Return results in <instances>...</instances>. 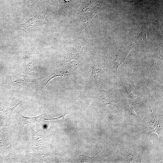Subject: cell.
I'll return each mask as SVG.
<instances>
[{
    "label": "cell",
    "instance_id": "8fae6325",
    "mask_svg": "<svg viewBox=\"0 0 163 163\" xmlns=\"http://www.w3.org/2000/svg\"><path fill=\"white\" fill-rule=\"evenodd\" d=\"M84 45H78L73 47L71 49L69 54V59H77L79 56V53L82 49L84 48Z\"/></svg>",
    "mask_w": 163,
    "mask_h": 163
},
{
    "label": "cell",
    "instance_id": "7a4b0ae2",
    "mask_svg": "<svg viewBox=\"0 0 163 163\" xmlns=\"http://www.w3.org/2000/svg\"><path fill=\"white\" fill-rule=\"evenodd\" d=\"M76 64L73 62L58 67L51 75L45 79L36 82L40 84L42 88H44L49 82L52 78L58 76L64 77L67 76L76 68Z\"/></svg>",
    "mask_w": 163,
    "mask_h": 163
},
{
    "label": "cell",
    "instance_id": "52a82bcc",
    "mask_svg": "<svg viewBox=\"0 0 163 163\" xmlns=\"http://www.w3.org/2000/svg\"><path fill=\"white\" fill-rule=\"evenodd\" d=\"M101 65L99 62L97 61L94 62L92 64L90 79L95 83L98 82L101 77Z\"/></svg>",
    "mask_w": 163,
    "mask_h": 163
},
{
    "label": "cell",
    "instance_id": "9c48e42d",
    "mask_svg": "<svg viewBox=\"0 0 163 163\" xmlns=\"http://www.w3.org/2000/svg\"><path fill=\"white\" fill-rule=\"evenodd\" d=\"M22 101H20L14 106L12 108L2 107L0 108V120L8 121L11 119V114L17 107L20 104Z\"/></svg>",
    "mask_w": 163,
    "mask_h": 163
},
{
    "label": "cell",
    "instance_id": "30bf717a",
    "mask_svg": "<svg viewBox=\"0 0 163 163\" xmlns=\"http://www.w3.org/2000/svg\"><path fill=\"white\" fill-rule=\"evenodd\" d=\"M13 85L20 87L27 86L31 83L30 80L25 77H18L15 78L12 82Z\"/></svg>",
    "mask_w": 163,
    "mask_h": 163
},
{
    "label": "cell",
    "instance_id": "ba28073f",
    "mask_svg": "<svg viewBox=\"0 0 163 163\" xmlns=\"http://www.w3.org/2000/svg\"><path fill=\"white\" fill-rule=\"evenodd\" d=\"M98 101L101 105L105 106L108 104L116 106L117 104V102L111 99L108 95L106 92L102 89H101L100 91Z\"/></svg>",
    "mask_w": 163,
    "mask_h": 163
},
{
    "label": "cell",
    "instance_id": "277c9868",
    "mask_svg": "<svg viewBox=\"0 0 163 163\" xmlns=\"http://www.w3.org/2000/svg\"><path fill=\"white\" fill-rule=\"evenodd\" d=\"M21 71L24 74L32 75L37 74V58L35 53H30L28 56L23 64Z\"/></svg>",
    "mask_w": 163,
    "mask_h": 163
},
{
    "label": "cell",
    "instance_id": "4fadbf2b",
    "mask_svg": "<svg viewBox=\"0 0 163 163\" xmlns=\"http://www.w3.org/2000/svg\"><path fill=\"white\" fill-rule=\"evenodd\" d=\"M120 82V84L124 87V88L126 90L129 94L132 96H133L134 94L133 92V89L130 85L123 80H121Z\"/></svg>",
    "mask_w": 163,
    "mask_h": 163
},
{
    "label": "cell",
    "instance_id": "7c38bea8",
    "mask_svg": "<svg viewBox=\"0 0 163 163\" xmlns=\"http://www.w3.org/2000/svg\"><path fill=\"white\" fill-rule=\"evenodd\" d=\"M70 0H59V9L58 14L67 8L70 5Z\"/></svg>",
    "mask_w": 163,
    "mask_h": 163
},
{
    "label": "cell",
    "instance_id": "5b68a950",
    "mask_svg": "<svg viewBox=\"0 0 163 163\" xmlns=\"http://www.w3.org/2000/svg\"><path fill=\"white\" fill-rule=\"evenodd\" d=\"M134 46L135 44H133L129 46L121 47L116 52L112 62L113 69L116 73L119 66L124 62L128 53Z\"/></svg>",
    "mask_w": 163,
    "mask_h": 163
},
{
    "label": "cell",
    "instance_id": "8992f818",
    "mask_svg": "<svg viewBox=\"0 0 163 163\" xmlns=\"http://www.w3.org/2000/svg\"><path fill=\"white\" fill-rule=\"evenodd\" d=\"M31 125L30 128L31 130L32 144L38 147H44L49 136L42 133L34 125Z\"/></svg>",
    "mask_w": 163,
    "mask_h": 163
},
{
    "label": "cell",
    "instance_id": "9a60e30c",
    "mask_svg": "<svg viewBox=\"0 0 163 163\" xmlns=\"http://www.w3.org/2000/svg\"><path fill=\"white\" fill-rule=\"evenodd\" d=\"M0 20H5L4 18H3L2 17H1L0 16Z\"/></svg>",
    "mask_w": 163,
    "mask_h": 163
},
{
    "label": "cell",
    "instance_id": "3957f363",
    "mask_svg": "<svg viewBox=\"0 0 163 163\" xmlns=\"http://www.w3.org/2000/svg\"><path fill=\"white\" fill-rule=\"evenodd\" d=\"M47 13L41 16L39 14L35 15L30 18L26 22L19 25L21 30L28 31L38 27L45 24L47 21Z\"/></svg>",
    "mask_w": 163,
    "mask_h": 163
},
{
    "label": "cell",
    "instance_id": "5bb4252c",
    "mask_svg": "<svg viewBox=\"0 0 163 163\" xmlns=\"http://www.w3.org/2000/svg\"><path fill=\"white\" fill-rule=\"evenodd\" d=\"M39 0H28L27 2L25 4L24 6H31L35 4Z\"/></svg>",
    "mask_w": 163,
    "mask_h": 163
},
{
    "label": "cell",
    "instance_id": "6da1fadb",
    "mask_svg": "<svg viewBox=\"0 0 163 163\" xmlns=\"http://www.w3.org/2000/svg\"><path fill=\"white\" fill-rule=\"evenodd\" d=\"M38 116L34 117H27L22 115L19 112H17L14 118V121L17 123L19 126L20 133H23V128L24 125L27 124L31 123H35L43 122L48 120H56L59 121L64 120L65 116L67 113H64L61 116L58 117L53 118H46L43 116V113Z\"/></svg>",
    "mask_w": 163,
    "mask_h": 163
}]
</instances>
